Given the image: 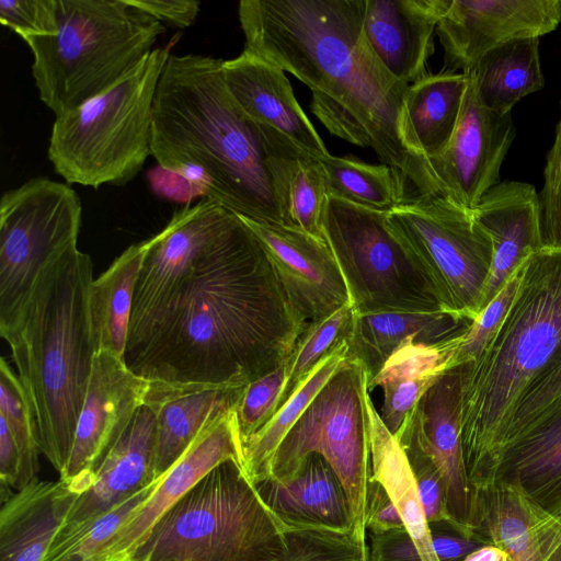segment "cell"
Instances as JSON below:
<instances>
[{
	"mask_svg": "<svg viewBox=\"0 0 561 561\" xmlns=\"http://www.w3.org/2000/svg\"><path fill=\"white\" fill-rule=\"evenodd\" d=\"M307 324L238 215L124 359L150 381L248 385L286 362Z\"/></svg>",
	"mask_w": 561,
	"mask_h": 561,
	"instance_id": "6da1fadb",
	"label": "cell"
},
{
	"mask_svg": "<svg viewBox=\"0 0 561 561\" xmlns=\"http://www.w3.org/2000/svg\"><path fill=\"white\" fill-rule=\"evenodd\" d=\"M364 12L365 0H242L238 7L244 49L305 83L313 115L332 135L371 149L410 197L442 195L410 124L409 84L375 53Z\"/></svg>",
	"mask_w": 561,
	"mask_h": 561,
	"instance_id": "7a4b0ae2",
	"label": "cell"
},
{
	"mask_svg": "<svg viewBox=\"0 0 561 561\" xmlns=\"http://www.w3.org/2000/svg\"><path fill=\"white\" fill-rule=\"evenodd\" d=\"M221 65L201 54L170 55L154 96L151 156L184 180L194 197L287 225L293 173L312 157L242 111Z\"/></svg>",
	"mask_w": 561,
	"mask_h": 561,
	"instance_id": "3957f363",
	"label": "cell"
},
{
	"mask_svg": "<svg viewBox=\"0 0 561 561\" xmlns=\"http://www.w3.org/2000/svg\"><path fill=\"white\" fill-rule=\"evenodd\" d=\"M89 254L71 248L41 274L14 327L10 345L32 405L41 453L64 472L96 353L88 294L93 280Z\"/></svg>",
	"mask_w": 561,
	"mask_h": 561,
	"instance_id": "277c9868",
	"label": "cell"
},
{
	"mask_svg": "<svg viewBox=\"0 0 561 561\" xmlns=\"http://www.w3.org/2000/svg\"><path fill=\"white\" fill-rule=\"evenodd\" d=\"M560 352L561 247H542L524 261L513 302L481 357L460 366L461 446L474 488L524 390Z\"/></svg>",
	"mask_w": 561,
	"mask_h": 561,
	"instance_id": "5b68a950",
	"label": "cell"
},
{
	"mask_svg": "<svg viewBox=\"0 0 561 561\" xmlns=\"http://www.w3.org/2000/svg\"><path fill=\"white\" fill-rule=\"evenodd\" d=\"M56 31L23 41L42 102L64 115L101 94L149 53L162 23L128 0H56Z\"/></svg>",
	"mask_w": 561,
	"mask_h": 561,
	"instance_id": "8992f818",
	"label": "cell"
},
{
	"mask_svg": "<svg viewBox=\"0 0 561 561\" xmlns=\"http://www.w3.org/2000/svg\"><path fill=\"white\" fill-rule=\"evenodd\" d=\"M285 548L283 525L243 467L227 460L172 505L124 561H272Z\"/></svg>",
	"mask_w": 561,
	"mask_h": 561,
	"instance_id": "52a82bcc",
	"label": "cell"
},
{
	"mask_svg": "<svg viewBox=\"0 0 561 561\" xmlns=\"http://www.w3.org/2000/svg\"><path fill=\"white\" fill-rule=\"evenodd\" d=\"M171 47H156L111 88L56 116L48 159L66 183L125 185L139 173L151 154L154 96Z\"/></svg>",
	"mask_w": 561,
	"mask_h": 561,
	"instance_id": "ba28073f",
	"label": "cell"
},
{
	"mask_svg": "<svg viewBox=\"0 0 561 561\" xmlns=\"http://www.w3.org/2000/svg\"><path fill=\"white\" fill-rule=\"evenodd\" d=\"M388 222L442 310L472 322L493 257L491 237L472 209L442 195L414 196L389 210Z\"/></svg>",
	"mask_w": 561,
	"mask_h": 561,
	"instance_id": "9c48e42d",
	"label": "cell"
},
{
	"mask_svg": "<svg viewBox=\"0 0 561 561\" xmlns=\"http://www.w3.org/2000/svg\"><path fill=\"white\" fill-rule=\"evenodd\" d=\"M322 230L355 313L443 311L411 254L391 231L388 211L328 195Z\"/></svg>",
	"mask_w": 561,
	"mask_h": 561,
	"instance_id": "30bf717a",
	"label": "cell"
},
{
	"mask_svg": "<svg viewBox=\"0 0 561 561\" xmlns=\"http://www.w3.org/2000/svg\"><path fill=\"white\" fill-rule=\"evenodd\" d=\"M368 393L364 366L347 356L282 440L271 476L285 478L308 455H321L341 480L354 529L362 534H367L365 512L370 474Z\"/></svg>",
	"mask_w": 561,
	"mask_h": 561,
	"instance_id": "8fae6325",
	"label": "cell"
},
{
	"mask_svg": "<svg viewBox=\"0 0 561 561\" xmlns=\"http://www.w3.org/2000/svg\"><path fill=\"white\" fill-rule=\"evenodd\" d=\"M82 207L76 191L33 178L0 199V334L18 321L43 273L78 245Z\"/></svg>",
	"mask_w": 561,
	"mask_h": 561,
	"instance_id": "7c38bea8",
	"label": "cell"
},
{
	"mask_svg": "<svg viewBox=\"0 0 561 561\" xmlns=\"http://www.w3.org/2000/svg\"><path fill=\"white\" fill-rule=\"evenodd\" d=\"M237 216L203 198L176 210L160 232L144 241L146 249L134 290L127 344L167 305Z\"/></svg>",
	"mask_w": 561,
	"mask_h": 561,
	"instance_id": "4fadbf2b",
	"label": "cell"
},
{
	"mask_svg": "<svg viewBox=\"0 0 561 561\" xmlns=\"http://www.w3.org/2000/svg\"><path fill=\"white\" fill-rule=\"evenodd\" d=\"M150 381L135 374L123 357L98 351L84 402L77 422L72 449L60 479L83 494L93 472L144 405Z\"/></svg>",
	"mask_w": 561,
	"mask_h": 561,
	"instance_id": "5bb4252c",
	"label": "cell"
},
{
	"mask_svg": "<svg viewBox=\"0 0 561 561\" xmlns=\"http://www.w3.org/2000/svg\"><path fill=\"white\" fill-rule=\"evenodd\" d=\"M460 116L446 149L431 160L442 195L468 208L499 182L516 131L511 114H499L479 100L471 71Z\"/></svg>",
	"mask_w": 561,
	"mask_h": 561,
	"instance_id": "9a60e30c",
	"label": "cell"
},
{
	"mask_svg": "<svg viewBox=\"0 0 561 561\" xmlns=\"http://www.w3.org/2000/svg\"><path fill=\"white\" fill-rule=\"evenodd\" d=\"M561 22V0H450L436 33L445 68L472 69L488 51L519 38H539Z\"/></svg>",
	"mask_w": 561,
	"mask_h": 561,
	"instance_id": "2e32d148",
	"label": "cell"
},
{
	"mask_svg": "<svg viewBox=\"0 0 561 561\" xmlns=\"http://www.w3.org/2000/svg\"><path fill=\"white\" fill-rule=\"evenodd\" d=\"M461 407L458 366L438 378L404 422L440 473L450 525L467 537L480 539L478 493L468 478L461 446Z\"/></svg>",
	"mask_w": 561,
	"mask_h": 561,
	"instance_id": "e0dca14e",
	"label": "cell"
},
{
	"mask_svg": "<svg viewBox=\"0 0 561 561\" xmlns=\"http://www.w3.org/2000/svg\"><path fill=\"white\" fill-rule=\"evenodd\" d=\"M227 460H236L243 467L236 409L218 413L206 422L184 454L159 477L151 493L111 538L99 561L128 558L172 505L211 469Z\"/></svg>",
	"mask_w": 561,
	"mask_h": 561,
	"instance_id": "ac0fdd59",
	"label": "cell"
},
{
	"mask_svg": "<svg viewBox=\"0 0 561 561\" xmlns=\"http://www.w3.org/2000/svg\"><path fill=\"white\" fill-rule=\"evenodd\" d=\"M240 217L263 245L307 322L322 320L350 302L343 275L324 239L295 226Z\"/></svg>",
	"mask_w": 561,
	"mask_h": 561,
	"instance_id": "d6986e66",
	"label": "cell"
},
{
	"mask_svg": "<svg viewBox=\"0 0 561 561\" xmlns=\"http://www.w3.org/2000/svg\"><path fill=\"white\" fill-rule=\"evenodd\" d=\"M507 485L545 511L561 512V393L499 451L476 490Z\"/></svg>",
	"mask_w": 561,
	"mask_h": 561,
	"instance_id": "ffe728a7",
	"label": "cell"
},
{
	"mask_svg": "<svg viewBox=\"0 0 561 561\" xmlns=\"http://www.w3.org/2000/svg\"><path fill=\"white\" fill-rule=\"evenodd\" d=\"M221 66L231 95L253 122L317 160L330 154L282 68L245 49Z\"/></svg>",
	"mask_w": 561,
	"mask_h": 561,
	"instance_id": "44dd1931",
	"label": "cell"
},
{
	"mask_svg": "<svg viewBox=\"0 0 561 561\" xmlns=\"http://www.w3.org/2000/svg\"><path fill=\"white\" fill-rule=\"evenodd\" d=\"M450 0H365L364 28L385 67L411 84L426 72L434 34Z\"/></svg>",
	"mask_w": 561,
	"mask_h": 561,
	"instance_id": "7402d4cb",
	"label": "cell"
},
{
	"mask_svg": "<svg viewBox=\"0 0 561 561\" xmlns=\"http://www.w3.org/2000/svg\"><path fill=\"white\" fill-rule=\"evenodd\" d=\"M489 232L493 257L482 294L481 310L501 290L512 273L542 248L539 197L535 187L519 181L494 185L472 208Z\"/></svg>",
	"mask_w": 561,
	"mask_h": 561,
	"instance_id": "603a6c76",
	"label": "cell"
},
{
	"mask_svg": "<svg viewBox=\"0 0 561 561\" xmlns=\"http://www.w3.org/2000/svg\"><path fill=\"white\" fill-rule=\"evenodd\" d=\"M248 385L150 381L144 404L156 419L154 480L184 454L210 417L237 408Z\"/></svg>",
	"mask_w": 561,
	"mask_h": 561,
	"instance_id": "cb8c5ba5",
	"label": "cell"
},
{
	"mask_svg": "<svg viewBox=\"0 0 561 561\" xmlns=\"http://www.w3.org/2000/svg\"><path fill=\"white\" fill-rule=\"evenodd\" d=\"M255 488L271 512L290 529H354L345 489L330 463L319 454L308 455L282 479L270 478Z\"/></svg>",
	"mask_w": 561,
	"mask_h": 561,
	"instance_id": "d4e9b609",
	"label": "cell"
},
{
	"mask_svg": "<svg viewBox=\"0 0 561 561\" xmlns=\"http://www.w3.org/2000/svg\"><path fill=\"white\" fill-rule=\"evenodd\" d=\"M478 537L502 549L508 561H561V517L507 485L477 490Z\"/></svg>",
	"mask_w": 561,
	"mask_h": 561,
	"instance_id": "484cf974",
	"label": "cell"
},
{
	"mask_svg": "<svg viewBox=\"0 0 561 561\" xmlns=\"http://www.w3.org/2000/svg\"><path fill=\"white\" fill-rule=\"evenodd\" d=\"M156 419L141 405L127 431L96 467L92 484L77 497L61 526L93 519L154 481Z\"/></svg>",
	"mask_w": 561,
	"mask_h": 561,
	"instance_id": "4316f807",
	"label": "cell"
},
{
	"mask_svg": "<svg viewBox=\"0 0 561 561\" xmlns=\"http://www.w3.org/2000/svg\"><path fill=\"white\" fill-rule=\"evenodd\" d=\"M79 495L60 478H37L14 492L1 504L0 561H43Z\"/></svg>",
	"mask_w": 561,
	"mask_h": 561,
	"instance_id": "83f0119b",
	"label": "cell"
},
{
	"mask_svg": "<svg viewBox=\"0 0 561 561\" xmlns=\"http://www.w3.org/2000/svg\"><path fill=\"white\" fill-rule=\"evenodd\" d=\"M470 323L444 311L354 312L347 356L362 363L368 383L403 345L447 341L462 335Z\"/></svg>",
	"mask_w": 561,
	"mask_h": 561,
	"instance_id": "f1b7e54d",
	"label": "cell"
},
{
	"mask_svg": "<svg viewBox=\"0 0 561 561\" xmlns=\"http://www.w3.org/2000/svg\"><path fill=\"white\" fill-rule=\"evenodd\" d=\"M463 334L435 344L410 342L403 345L367 383L368 391L382 388L383 402L379 415L393 436L421 397L443 374L455 368V355Z\"/></svg>",
	"mask_w": 561,
	"mask_h": 561,
	"instance_id": "f546056e",
	"label": "cell"
},
{
	"mask_svg": "<svg viewBox=\"0 0 561 561\" xmlns=\"http://www.w3.org/2000/svg\"><path fill=\"white\" fill-rule=\"evenodd\" d=\"M366 407L370 450L369 478L378 481L394 503L423 561H439L433 549L430 524L407 455L398 439L385 426L369 393L366 397Z\"/></svg>",
	"mask_w": 561,
	"mask_h": 561,
	"instance_id": "4dcf8cb0",
	"label": "cell"
},
{
	"mask_svg": "<svg viewBox=\"0 0 561 561\" xmlns=\"http://www.w3.org/2000/svg\"><path fill=\"white\" fill-rule=\"evenodd\" d=\"M145 249V242L131 244L90 285L88 308L96 352L108 351L124 358Z\"/></svg>",
	"mask_w": 561,
	"mask_h": 561,
	"instance_id": "1f68e13d",
	"label": "cell"
},
{
	"mask_svg": "<svg viewBox=\"0 0 561 561\" xmlns=\"http://www.w3.org/2000/svg\"><path fill=\"white\" fill-rule=\"evenodd\" d=\"M471 71L480 102L505 115L523 98L543 87L539 38H519L483 55Z\"/></svg>",
	"mask_w": 561,
	"mask_h": 561,
	"instance_id": "d6a6232c",
	"label": "cell"
},
{
	"mask_svg": "<svg viewBox=\"0 0 561 561\" xmlns=\"http://www.w3.org/2000/svg\"><path fill=\"white\" fill-rule=\"evenodd\" d=\"M467 76L442 70L411 83L407 110L417 145L431 161L448 146L456 129L467 89Z\"/></svg>",
	"mask_w": 561,
	"mask_h": 561,
	"instance_id": "836d02e7",
	"label": "cell"
},
{
	"mask_svg": "<svg viewBox=\"0 0 561 561\" xmlns=\"http://www.w3.org/2000/svg\"><path fill=\"white\" fill-rule=\"evenodd\" d=\"M347 352L346 341L314 368L308 379L263 427L243 442V469L254 485L271 478L273 458L282 440L340 368L347 357Z\"/></svg>",
	"mask_w": 561,
	"mask_h": 561,
	"instance_id": "e575fe53",
	"label": "cell"
},
{
	"mask_svg": "<svg viewBox=\"0 0 561 561\" xmlns=\"http://www.w3.org/2000/svg\"><path fill=\"white\" fill-rule=\"evenodd\" d=\"M331 196L370 209L389 211L401 204L407 191L387 164H370L353 156L329 154L319 160Z\"/></svg>",
	"mask_w": 561,
	"mask_h": 561,
	"instance_id": "d590c367",
	"label": "cell"
},
{
	"mask_svg": "<svg viewBox=\"0 0 561 561\" xmlns=\"http://www.w3.org/2000/svg\"><path fill=\"white\" fill-rule=\"evenodd\" d=\"M353 316V306L347 302L329 317L308 322L285 362V382L275 413L308 379L314 368L348 340Z\"/></svg>",
	"mask_w": 561,
	"mask_h": 561,
	"instance_id": "8d00e7d4",
	"label": "cell"
},
{
	"mask_svg": "<svg viewBox=\"0 0 561 561\" xmlns=\"http://www.w3.org/2000/svg\"><path fill=\"white\" fill-rule=\"evenodd\" d=\"M158 479L93 519L60 526L43 561H99L107 542L151 493Z\"/></svg>",
	"mask_w": 561,
	"mask_h": 561,
	"instance_id": "74e56055",
	"label": "cell"
},
{
	"mask_svg": "<svg viewBox=\"0 0 561 561\" xmlns=\"http://www.w3.org/2000/svg\"><path fill=\"white\" fill-rule=\"evenodd\" d=\"M0 417L7 422L21 454V490L37 479L41 448L28 397L19 376L3 357L0 360Z\"/></svg>",
	"mask_w": 561,
	"mask_h": 561,
	"instance_id": "f35d334b",
	"label": "cell"
},
{
	"mask_svg": "<svg viewBox=\"0 0 561 561\" xmlns=\"http://www.w3.org/2000/svg\"><path fill=\"white\" fill-rule=\"evenodd\" d=\"M286 548L272 561H369L366 534L355 529H290Z\"/></svg>",
	"mask_w": 561,
	"mask_h": 561,
	"instance_id": "ab89813d",
	"label": "cell"
},
{
	"mask_svg": "<svg viewBox=\"0 0 561 561\" xmlns=\"http://www.w3.org/2000/svg\"><path fill=\"white\" fill-rule=\"evenodd\" d=\"M328 195L325 175L320 161L313 158L300 160L289 183L287 225L295 226L318 239H324L322 214Z\"/></svg>",
	"mask_w": 561,
	"mask_h": 561,
	"instance_id": "60d3db41",
	"label": "cell"
},
{
	"mask_svg": "<svg viewBox=\"0 0 561 561\" xmlns=\"http://www.w3.org/2000/svg\"><path fill=\"white\" fill-rule=\"evenodd\" d=\"M524 262L512 273L501 290L470 323L456 352L454 367L476 363L497 332L516 295Z\"/></svg>",
	"mask_w": 561,
	"mask_h": 561,
	"instance_id": "b9f144b4",
	"label": "cell"
},
{
	"mask_svg": "<svg viewBox=\"0 0 561 561\" xmlns=\"http://www.w3.org/2000/svg\"><path fill=\"white\" fill-rule=\"evenodd\" d=\"M394 437L404 450L411 466L428 524L440 522L451 524L447 511L445 485L440 473L431 457L420 445L412 428L403 422Z\"/></svg>",
	"mask_w": 561,
	"mask_h": 561,
	"instance_id": "7bdbcfd3",
	"label": "cell"
},
{
	"mask_svg": "<svg viewBox=\"0 0 561 561\" xmlns=\"http://www.w3.org/2000/svg\"><path fill=\"white\" fill-rule=\"evenodd\" d=\"M284 382L285 363L247 386L236 408L242 444L272 419Z\"/></svg>",
	"mask_w": 561,
	"mask_h": 561,
	"instance_id": "ee69618b",
	"label": "cell"
},
{
	"mask_svg": "<svg viewBox=\"0 0 561 561\" xmlns=\"http://www.w3.org/2000/svg\"><path fill=\"white\" fill-rule=\"evenodd\" d=\"M543 247H561V116L543 168V182L538 193Z\"/></svg>",
	"mask_w": 561,
	"mask_h": 561,
	"instance_id": "f6af8a7d",
	"label": "cell"
},
{
	"mask_svg": "<svg viewBox=\"0 0 561 561\" xmlns=\"http://www.w3.org/2000/svg\"><path fill=\"white\" fill-rule=\"evenodd\" d=\"M560 393L561 352L556 355L546 368L524 390L511 415L500 446L488 470L493 465L499 451L505 443L516 435L534 416H536Z\"/></svg>",
	"mask_w": 561,
	"mask_h": 561,
	"instance_id": "bcb514c9",
	"label": "cell"
},
{
	"mask_svg": "<svg viewBox=\"0 0 561 561\" xmlns=\"http://www.w3.org/2000/svg\"><path fill=\"white\" fill-rule=\"evenodd\" d=\"M56 0H1L0 22L22 39L56 31Z\"/></svg>",
	"mask_w": 561,
	"mask_h": 561,
	"instance_id": "7dc6e473",
	"label": "cell"
},
{
	"mask_svg": "<svg viewBox=\"0 0 561 561\" xmlns=\"http://www.w3.org/2000/svg\"><path fill=\"white\" fill-rule=\"evenodd\" d=\"M400 527H404V523L394 503L382 485L369 478L365 512L367 534L378 535Z\"/></svg>",
	"mask_w": 561,
	"mask_h": 561,
	"instance_id": "c3c4849f",
	"label": "cell"
},
{
	"mask_svg": "<svg viewBox=\"0 0 561 561\" xmlns=\"http://www.w3.org/2000/svg\"><path fill=\"white\" fill-rule=\"evenodd\" d=\"M369 537V561H423L405 527L390 529Z\"/></svg>",
	"mask_w": 561,
	"mask_h": 561,
	"instance_id": "681fc988",
	"label": "cell"
},
{
	"mask_svg": "<svg viewBox=\"0 0 561 561\" xmlns=\"http://www.w3.org/2000/svg\"><path fill=\"white\" fill-rule=\"evenodd\" d=\"M430 529L433 549L439 561L463 560L479 548L489 545L481 539L460 534L447 522L432 523Z\"/></svg>",
	"mask_w": 561,
	"mask_h": 561,
	"instance_id": "f907efd6",
	"label": "cell"
},
{
	"mask_svg": "<svg viewBox=\"0 0 561 561\" xmlns=\"http://www.w3.org/2000/svg\"><path fill=\"white\" fill-rule=\"evenodd\" d=\"M135 7L152 15L161 23L167 22L185 28L191 26L199 10L201 2L196 0H128Z\"/></svg>",
	"mask_w": 561,
	"mask_h": 561,
	"instance_id": "816d5d0a",
	"label": "cell"
},
{
	"mask_svg": "<svg viewBox=\"0 0 561 561\" xmlns=\"http://www.w3.org/2000/svg\"><path fill=\"white\" fill-rule=\"evenodd\" d=\"M462 561H508L507 554L494 545H485L467 556Z\"/></svg>",
	"mask_w": 561,
	"mask_h": 561,
	"instance_id": "f5cc1de1",
	"label": "cell"
},
{
	"mask_svg": "<svg viewBox=\"0 0 561 561\" xmlns=\"http://www.w3.org/2000/svg\"><path fill=\"white\" fill-rule=\"evenodd\" d=\"M558 516H560V517H561V512H560V514H559Z\"/></svg>",
	"mask_w": 561,
	"mask_h": 561,
	"instance_id": "db71d44e",
	"label": "cell"
}]
</instances>
